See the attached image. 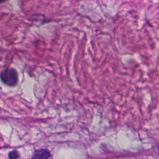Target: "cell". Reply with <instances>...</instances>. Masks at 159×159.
<instances>
[{
    "instance_id": "7a4b0ae2",
    "label": "cell",
    "mask_w": 159,
    "mask_h": 159,
    "mask_svg": "<svg viewBox=\"0 0 159 159\" xmlns=\"http://www.w3.org/2000/svg\"><path fill=\"white\" fill-rule=\"evenodd\" d=\"M50 158V152L47 148H41L36 150L32 157V159H49Z\"/></svg>"
},
{
    "instance_id": "3957f363",
    "label": "cell",
    "mask_w": 159,
    "mask_h": 159,
    "mask_svg": "<svg viewBox=\"0 0 159 159\" xmlns=\"http://www.w3.org/2000/svg\"><path fill=\"white\" fill-rule=\"evenodd\" d=\"M19 153L17 150H12L9 153V159H17L19 157Z\"/></svg>"
},
{
    "instance_id": "6da1fadb",
    "label": "cell",
    "mask_w": 159,
    "mask_h": 159,
    "mask_svg": "<svg viewBox=\"0 0 159 159\" xmlns=\"http://www.w3.org/2000/svg\"><path fill=\"white\" fill-rule=\"evenodd\" d=\"M0 78L3 83L10 87L16 86L19 81L18 73L12 68H6L1 71L0 73Z\"/></svg>"
},
{
    "instance_id": "277c9868",
    "label": "cell",
    "mask_w": 159,
    "mask_h": 159,
    "mask_svg": "<svg viewBox=\"0 0 159 159\" xmlns=\"http://www.w3.org/2000/svg\"><path fill=\"white\" fill-rule=\"evenodd\" d=\"M158 147V149L159 150V143H158V147Z\"/></svg>"
},
{
    "instance_id": "5b68a950",
    "label": "cell",
    "mask_w": 159,
    "mask_h": 159,
    "mask_svg": "<svg viewBox=\"0 0 159 159\" xmlns=\"http://www.w3.org/2000/svg\"><path fill=\"white\" fill-rule=\"evenodd\" d=\"M1 1H0V3H1Z\"/></svg>"
}]
</instances>
